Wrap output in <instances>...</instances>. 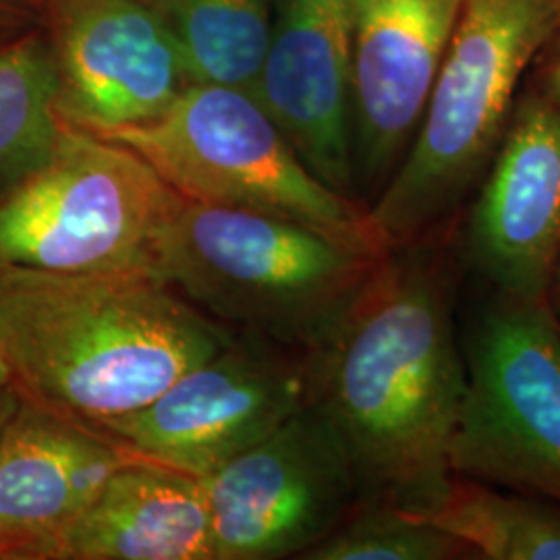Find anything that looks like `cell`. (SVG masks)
Listing matches in <instances>:
<instances>
[{
	"label": "cell",
	"mask_w": 560,
	"mask_h": 560,
	"mask_svg": "<svg viewBox=\"0 0 560 560\" xmlns=\"http://www.w3.org/2000/svg\"><path fill=\"white\" fill-rule=\"evenodd\" d=\"M310 402L335 428L360 502L425 515L451 488L465 393L455 282L425 240L390 249L307 351Z\"/></svg>",
	"instance_id": "6da1fadb"
},
{
	"label": "cell",
	"mask_w": 560,
	"mask_h": 560,
	"mask_svg": "<svg viewBox=\"0 0 560 560\" xmlns=\"http://www.w3.org/2000/svg\"><path fill=\"white\" fill-rule=\"evenodd\" d=\"M233 335L154 275L0 266V353L13 384L90 425L145 407Z\"/></svg>",
	"instance_id": "7a4b0ae2"
},
{
	"label": "cell",
	"mask_w": 560,
	"mask_h": 560,
	"mask_svg": "<svg viewBox=\"0 0 560 560\" xmlns=\"http://www.w3.org/2000/svg\"><path fill=\"white\" fill-rule=\"evenodd\" d=\"M560 32V0H465L418 133L368 208L388 249L425 240L481 179L527 67Z\"/></svg>",
	"instance_id": "3957f363"
},
{
	"label": "cell",
	"mask_w": 560,
	"mask_h": 560,
	"mask_svg": "<svg viewBox=\"0 0 560 560\" xmlns=\"http://www.w3.org/2000/svg\"><path fill=\"white\" fill-rule=\"evenodd\" d=\"M384 256L277 214L185 200L161 279L210 318L310 351Z\"/></svg>",
	"instance_id": "277c9868"
},
{
	"label": "cell",
	"mask_w": 560,
	"mask_h": 560,
	"mask_svg": "<svg viewBox=\"0 0 560 560\" xmlns=\"http://www.w3.org/2000/svg\"><path fill=\"white\" fill-rule=\"evenodd\" d=\"M183 201L129 148L65 125L46 161L0 187V266L161 279Z\"/></svg>",
	"instance_id": "5b68a950"
},
{
	"label": "cell",
	"mask_w": 560,
	"mask_h": 560,
	"mask_svg": "<svg viewBox=\"0 0 560 560\" xmlns=\"http://www.w3.org/2000/svg\"><path fill=\"white\" fill-rule=\"evenodd\" d=\"M148 162L185 200L277 214L384 256L368 208L316 179L254 94L187 83L156 119L94 133Z\"/></svg>",
	"instance_id": "8992f818"
},
{
	"label": "cell",
	"mask_w": 560,
	"mask_h": 560,
	"mask_svg": "<svg viewBox=\"0 0 560 560\" xmlns=\"http://www.w3.org/2000/svg\"><path fill=\"white\" fill-rule=\"evenodd\" d=\"M463 355L453 474L560 506V318L550 301L499 295Z\"/></svg>",
	"instance_id": "52a82bcc"
},
{
	"label": "cell",
	"mask_w": 560,
	"mask_h": 560,
	"mask_svg": "<svg viewBox=\"0 0 560 560\" xmlns=\"http://www.w3.org/2000/svg\"><path fill=\"white\" fill-rule=\"evenodd\" d=\"M307 402V351L241 330L145 407L94 428L131 459L203 480Z\"/></svg>",
	"instance_id": "ba28073f"
},
{
	"label": "cell",
	"mask_w": 560,
	"mask_h": 560,
	"mask_svg": "<svg viewBox=\"0 0 560 560\" xmlns=\"http://www.w3.org/2000/svg\"><path fill=\"white\" fill-rule=\"evenodd\" d=\"M201 483L217 560L300 559L360 502L345 446L312 402Z\"/></svg>",
	"instance_id": "9c48e42d"
},
{
	"label": "cell",
	"mask_w": 560,
	"mask_h": 560,
	"mask_svg": "<svg viewBox=\"0 0 560 560\" xmlns=\"http://www.w3.org/2000/svg\"><path fill=\"white\" fill-rule=\"evenodd\" d=\"M465 0H351L355 185L378 198L418 133Z\"/></svg>",
	"instance_id": "30bf717a"
},
{
	"label": "cell",
	"mask_w": 560,
	"mask_h": 560,
	"mask_svg": "<svg viewBox=\"0 0 560 560\" xmlns=\"http://www.w3.org/2000/svg\"><path fill=\"white\" fill-rule=\"evenodd\" d=\"M59 115L90 133L156 119L189 83L145 0H50Z\"/></svg>",
	"instance_id": "8fae6325"
},
{
	"label": "cell",
	"mask_w": 560,
	"mask_h": 560,
	"mask_svg": "<svg viewBox=\"0 0 560 560\" xmlns=\"http://www.w3.org/2000/svg\"><path fill=\"white\" fill-rule=\"evenodd\" d=\"M467 256L501 298L550 301L560 266V106L540 92L513 108L469 217Z\"/></svg>",
	"instance_id": "7c38bea8"
},
{
	"label": "cell",
	"mask_w": 560,
	"mask_h": 560,
	"mask_svg": "<svg viewBox=\"0 0 560 560\" xmlns=\"http://www.w3.org/2000/svg\"><path fill=\"white\" fill-rule=\"evenodd\" d=\"M254 96L310 173L360 203L351 125V0H282Z\"/></svg>",
	"instance_id": "4fadbf2b"
},
{
	"label": "cell",
	"mask_w": 560,
	"mask_h": 560,
	"mask_svg": "<svg viewBox=\"0 0 560 560\" xmlns=\"http://www.w3.org/2000/svg\"><path fill=\"white\" fill-rule=\"evenodd\" d=\"M129 460L98 428L21 395L0 434V540L13 560H40Z\"/></svg>",
	"instance_id": "5bb4252c"
},
{
	"label": "cell",
	"mask_w": 560,
	"mask_h": 560,
	"mask_svg": "<svg viewBox=\"0 0 560 560\" xmlns=\"http://www.w3.org/2000/svg\"><path fill=\"white\" fill-rule=\"evenodd\" d=\"M40 560H217L203 483L129 460Z\"/></svg>",
	"instance_id": "9a60e30c"
},
{
	"label": "cell",
	"mask_w": 560,
	"mask_h": 560,
	"mask_svg": "<svg viewBox=\"0 0 560 560\" xmlns=\"http://www.w3.org/2000/svg\"><path fill=\"white\" fill-rule=\"evenodd\" d=\"M189 83L254 94L272 38L268 0H156Z\"/></svg>",
	"instance_id": "2e32d148"
},
{
	"label": "cell",
	"mask_w": 560,
	"mask_h": 560,
	"mask_svg": "<svg viewBox=\"0 0 560 560\" xmlns=\"http://www.w3.org/2000/svg\"><path fill=\"white\" fill-rule=\"evenodd\" d=\"M490 560H560V509L504 494L483 481L453 478L448 492L420 515Z\"/></svg>",
	"instance_id": "e0dca14e"
},
{
	"label": "cell",
	"mask_w": 560,
	"mask_h": 560,
	"mask_svg": "<svg viewBox=\"0 0 560 560\" xmlns=\"http://www.w3.org/2000/svg\"><path fill=\"white\" fill-rule=\"evenodd\" d=\"M50 44L21 36L0 44V179L11 180L46 161L65 122Z\"/></svg>",
	"instance_id": "ac0fdd59"
},
{
	"label": "cell",
	"mask_w": 560,
	"mask_h": 560,
	"mask_svg": "<svg viewBox=\"0 0 560 560\" xmlns=\"http://www.w3.org/2000/svg\"><path fill=\"white\" fill-rule=\"evenodd\" d=\"M467 548L434 523L388 502H361L305 560H444Z\"/></svg>",
	"instance_id": "d6986e66"
},
{
	"label": "cell",
	"mask_w": 560,
	"mask_h": 560,
	"mask_svg": "<svg viewBox=\"0 0 560 560\" xmlns=\"http://www.w3.org/2000/svg\"><path fill=\"white\" fill-rule=\"evenodd\" d=\"M546 57L541 60L540 73V92L544 98L555 102L560 106V32L552 38V42L546 46Z\"/></svg>",
	"instance_id": "ffe728a7"
},
{
	"label": "cell",
	"mask_w": 560,
	"mask_h": 560,
	"mask_svg": "<svg viewBox=\"0 0 560 560\" xmlns=\"http://www.w3.org/2000/svg\"><path fill=\"white\" fill-rule=\"evenodd\" d=\"M23 18H27V0H0V38L18 27Z\"/></svg>",
	"instance_id": "44dd1931"
},
{
	"label": "cell",
	"mask_w": 560,
	"mask_h": 560,
	"mask_svg": "<svg viewBox=\"0 0 560 560\" xmlns=\"http://www.w3.org/2000/svg\"><path fill=\"white\" fill-rule=\"evenodd\" d=\"M21 393L15 384H9L4 388H0V434L4 430V425L13 418V413L20 407Z\"/></svg>",
	"instance_id": "7402d4cb"
},
{
	"label": "cell",
	"mask_w": 560,
	"mask_h": 560,
	"mask_svg": "<svg viewBox=\"0 0 560 560\" xmlns=\"http://www.w3.org/2000/svg\"><path fill=\"white\" fill-rule=\"evenodd\" d=\"M9 384H13V376H11V370H9L7 361H4L2 353H0V388H4Z\"/></svg>",
	"instance_id": "603a6c76"
},
{
	"label": "cell",
	"mask_w": 560,
	"mask_h": 560,
	"mask_svg": "<svg viewBox=\"0 0 560 560\" xmlns=\"http://www.w3.org/2000/svg\"><path fill=\"white\" fill-rule=\"evenodd\" d=\"M0 560H13V548L2 540H0Z\"/></svg>",
	"instance_id": "cb8c5ba5"
},
{
	"label": "cell",
	"mask_w": 560,
	"mask_h": 560,
	"mask_svg": "<svg viewBox=\"0 0 560 560\" xmlns=\"http://www.w3.org/2000/svg\"><path fill=\"white\" fill-rule=\"evenodd\" d=\"M550 295H555V301H557V305H559L560 310V266L559 272H557V279H555V284H552V293Z\"/></svg>",
	"instance_id": "d4e9b609"
},
{
	"label": "cell",
	"mask_w": 560,
	"mask_h": 560,
	"mask_svg": "<svg viewBox=\"0 0 560 560\" xmlns=\"http://www.w3.org/2000/svg\"><path fill=\"white\" fill-rule=\"evenodd\" d=\"M145 2H148V4H154V2H156V0H145Z\"/></svg>",
	"instance_id": "484cf974"
},
{
	"label": "cell",
	"mask_w": 560,
	"mask_h": 560,
	"mask_svg": "<svg viewBox=\"0 0 560 560\" xmlns=\"http://www.w3.org/2000/svg\"><path fill=\"white\" fill-rule=\"evenodd\" d=\"M559 318H560V316H559Z\"/></svg>",
	"instance_id": "4316f807"
}]
</instances>
